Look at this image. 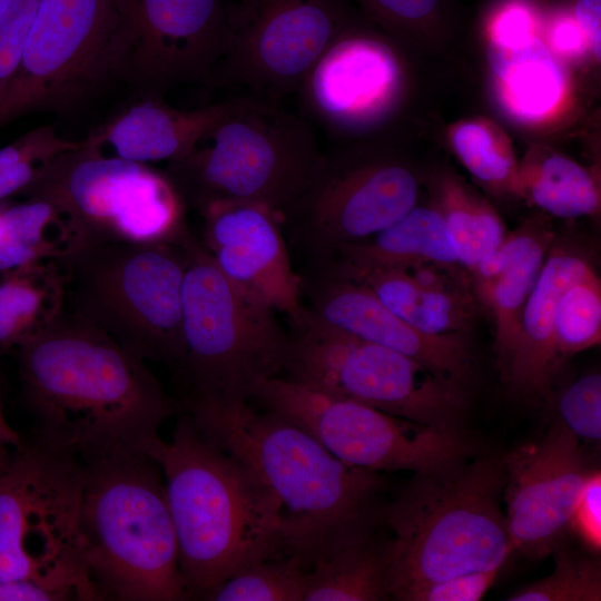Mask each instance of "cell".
I'll use <instances>...</instances> for the list:
<instances>
[{
    "label": "cell",
    "instance_id": "cell-42",
    "mask_svg": "<svg viewBox=\"0 0 601 601\" xmlns=\"http://www.w3.org/2000/svg\"><path fill=\"white\" fill-rule=\"evenodd\" d=\"M373 14L391 24H413L431 17L439 0H361Z\"/></svg>",
    "mask_w": 601,
    "mask_h": 601
},
{
    "label": "cell",
    "instance_id": "cell-39",
    "mask_svg": "<svg viewBox=\"0 0 601 601\" xmlns=\"http://www.w3.org/2000/svg\"><path fill=\"white\" fill-rule=\"evenodd\" d=\"M500 571L467 572L427 583L411 592L405 601H479L493 585Z\"/></svg>",
    "mask_w": 601,
    "mask_h": 601
},
{
    "label": "cell",
    "instance_id": "cell-32",
    "mask_svg": "<svg viewBox=\"0 0 601 601\" xmlns=\"http://www.w3.org/2000/svg\"><path fill=\"white\" fill-rule=\"evenodd\" d=\"M554 570L511 595L509 601H600L601 563L599 554L578 551L566 543L552 553Z\"/></svg>",
    "mask_w": 601,
    "mask_h": 601
},
{
    "label": "cell",
    "instance_id": "cell-19",
    "mask_svg": "<svg viewBox=\"0 0 601 601\" xmlns=\"http://www.w3.org/2000/svg\"><path fill=\"white\" fill-rule=\"evenodd\" d=\"M401 79L388 43L346 27L304 78L297 91L302 116L328 138L363 130L388 115Z\"/></svg>",
    "mask_w": 601,
    "mask_h": 601
},
{
    "label": "cell",
    "instance_id": "cell-15",
    "mask_svg": "<svg viewBox=\"0 0 601 601\" xmlns=\"http://www.w3.org/2000/svg\"><path fill=\"white\" fill-rule=\"evenodd\" d=\"M344 0H238L208 87H242L278 105L346 28Z\"/></svg>",
    "mask_w": 601,
    "mask_h": 601
},
{
    "label": "cell",
    "instance_id": "cell-25",
    "mask_svg": "<svg viewBox=\"0 0 601 601\" xmlns=\"http://www.w3.org/2000/svg\"><path fill=\"white\" fill-rule=\"evenodd\" d=\"M433 262L460 265L439 209L414 206L383 230L338 247L322 264L346 277L366 272Z\"/></svg>",
    "mask_w": 601,
    "mask_h": 601
},
{
    "label": "cell",
    "instance_id": "cell-33",
    "mask_svg": "<svg viewBox=\"0 0 601 601\" xmlns=\"http://www.w3.org/2000/svg\"><path fill=\"white\" fill-rule=\"evenodd\" d=\"M307 571L297 555L262 560L233 574L208 600L304 601Z\"/></svg>",
    "mask_w": 601,
    "mask_h": 601
},
{
    "label": "cell",
    "instance_id": "cell-10",
    "mask_svg": "<svg viewBox=\"0 0 601 601\" xmlns=\"http://www.w3.org/2000/svg\"><path fill=\"white\" fill-rule=\"evenodd\" d=\"M61 215L69 248L177 237L185 205L166 177L146 164L83 145L58 156L23 193Z\"/></svg>",
    "mask_w": 601,
    "mask_h": 601
},
{
    "label": "cell",
    "instance_id": "cell-41",
    "mask_svg": "<svg viewBox=\"0 0 601 601\" xmlns=\"http://www.w3.org/2000/svg\"><path fill=\"white\" fill-rule=\"evenodd\" d=\"M534 19L522 3L513 2L503 7L491 27V45L500 48H515L534 37Z\"/></svg>",
    "mask_w": 601,
    "mask_h": 601
},
{
    "label": "cell",
    "instance_id": "cell-26",
    "mask_svg": "<svg viewBox=\"0 0 601 601\" xmlns=\"http://www.w3.org/2000/svg\"><path fill=\"white\" fill-rule=\"evenodd\" d=\"M388 569L390 536L381 535L376 528L312 564L304 601L390 600Z\"/></svg>",
    "mask_w": 601,
    "mask_h": 601
},
{
    "label": "cell",
    "instance_id": "cell-21",
    "mask_svg": "<svg viewBox=\"0 0 601 601\" xmlns=\"http://www.w3.org/2000/svg\"><path fill=\"white\" fill-rule=\"evenodd\" d=\"M594 270L578 244L555 238L524 305L515 345L502 381L511 396L550 403L552 382L560 367L554 348V321L568 287Z\"/></svg>",
    "mask_w": 601,
    "mask_h": 601
},
{
    "label": "cell",
    "instance_id": "cell-46",
    "mask_svg": "<svg viewBox=\"0 0 601 601\" xmlns=\"http://www.w3.org/2000/svg\"><path fill=\"white\" fill-rule=\"evenodd\" d=\"M23 439L7 422L0 406V451L21 445Z\"/></svg>",
    "mask_w": 601,
    "mask_h": 601
},
{
    "label": "cell",
    "instance_id": "cell-40",
    "mask_svg": "<svg viewBox=\"0 0 601 601\" xmlns=\"http://www.w3.org/2000/svg\"><path fill=\"white\" fill-rule=\"evenodd\" d=\"M570 534L595 554L601 550V473L592 470L572 513Z\"/></svg>",
    "mask_w": 601,
    "mask_h": 601
},
{
    "label": "cell",
    "instance_id": "cell-16",
    "mask_svg": "<svg viewBox=\"0 0 601 601\" xmlns=\"http://www.w3.org/2000/svg\"><path fill=\"white\" fill-rule=\"evenodd\" d=\"M229 40L223 0H124L116 77L146 95L209 86Z\"/></svg>",
    "mask_w": 601,
    "mask_h": 601
},
{
    "label": "cell",
    "instance_id": "cell-36",
    "mask_svg": "<svg viewBox=\"0 0 601 601\" xmlns=\"http://www.w3.org/2000/svg\"><path fill=\"white\" fill-rule=\"evenodd\" d=\"M455 152L479 180L501 186L512 180L514 159L511 150L479 122H464L452 135Z\"/></svg>",
    "mask_w": 601,
    "mask_h": 601
},
{
    "label": "cell",
    "instance_id": "cell-37",
    "mask_svg": "<svg viewBox=\"0 0 601 601\" xmlns=\"http://www.w3.org/2000/svg\"><path fill=\"white\" fill-rule=\"evenodd\" d=\"M554 403L558 420L579 440L601 439V375L584 374L561 390Z\"/></svg>",
    "mask_w": 601,
    "mask_h": 601
},
{
    "label": "cell",
    "instance_id": "cell-12",
    "mask_svg": "<svg viewBox=\"0 0 601 601\" xmlns=\"http://www.w3.org/2000/svg\"><path fill=\"white\" fill-rule=\"evenodd\" d=\"M284 377L396 417L461 428L466 387L387 347L307 319L294 327Z\"/></svg>",
    "mask_w": 601,
    "mask_h": 601
},
{
    "label": "cell",
    "instance_id": "cell-45",
    "mask_svg": "<svg viewBox=\"0 0 601 601\" xmlns=\"http://www.w3.org/2000/svg\"><path fill=\"white\" fill-rule=\"evenodd\" d=\"M551 41L559 51L578 53L583 49L587 40L577 21L571 17H563L553 24Z\"/></svg>",
    "mask_w": 601,
    "mask_h": 601
},
{
    "label": "cell",
    "instance_id": "cell-31",
    "mask_svg": "<svg viewBox=\"0 0 601 601\" xmlns=\"http://www.w3.org/2000/svg\"><path fill=\"white\" fill-rule=\"evenodd\" d=\"M444 194L443 210L439 211L460 265L470 273L502 243L508 233L491 208L473 199L462 188L449 185Z\"/></svg>",
    "mask_w": 601,
    "mask_h": 601
},
{
    "label": "cell",
    "instance_id": "cell-29",
    "mask_svg": "<svg viewBox=\"0 0 601 601\" xmlns=\"http://www.w3.org/2000/svg\"><path fill=\"white\" fill-rule=\"evenodd\" d=\"M68 248L65 221L50 203L29 198L0 211V272L52 259Z\"/></svg>",
    "mask_w": 601,
    "mask_h": 601
},
{
    "label": "cell",
    "instance_id": "cell-43",
    "mask_svg": "<svg viewBox=\"0 0 601 601\" xmlns=\"http://www.w3.org/2000/svg\"><path fill=\"white\" fill-rule=\"evenodd\" d=\"M72 597L56 587L29 579L0 581V601H61Z\"/></svg>",
    "mask_w": 601,
    "mask_h": 601
},
{
    "label": "cell",
    "instance_id": "cell-6",
    "mask_svg": "<svg viewBox=\"0 0 601 601\" xmlns=\"http://www.w3.org/2000/svg\"><path fill=\"white\" fill-rule=\"evenodd\" d=\"M184 230L171 239L104 243L52 258L63 303L137 357L177 367L184 354Z\"/></svg>",
    "mask_w": 601,
    "mask_h": 601
},
{
    "label": "cell",
    "instance_id": "cell-1",
    "mask_svg": "<svg viewBox=\"0 0 601 601\" xmlns=\"http://www.w3.org/2000/svg\"><path fill=\"white\" fill-rule=\"evenodd\" d=\"M16 349L35 437L80 461L126 452L155 459L159 428L180 404L144 359L65 303Z\"/></svg>",
    "mask_w": 601,
    "mask_h": 601
},
{
    "label": "cell",
    "instance_id": "cell-2",
    "mask_svg": "<svg viewBox=\"0 0 601 601\" xmlns=\"http://www.w3.org/2000/svg\"><path fill=\"white\" fill-rule=\"evenodd\" d=\"M201 433L238 459L280 503L287 555L307 569L383 524L386 479L348 464L307 432L250 402H180Z\"/></svg>",
    "mask_w": 601,
    "mask_h": 601
},
{
    "label": "cell",
    "instance_id": "cell-23",
    "mask_svg": "<svg viewBox=\"0 0 601 601\" xmlns=\"http://www.w3.org/2000/svg\"><path fill=\"white\" fill-rule=\"evenodd\" d=\"M348 278L365 284L387 308L426 334L464 335L480 308L461 265L423 262Z\"/></svg>",
    "mask_w": 601,
    "mask_h": 601
},
{
    "label": "cell",
    "instance_id": "cell-3",
    "mask_svg": "<svg viewBox=\"0 0 601 601\" xmlns=\"http://www.w3.org/2000/svg\"><path fill=\"white\" fill-rule=\"evenodd\" d=\"M155 461L164 474L189 599L208 600L228 578L266 559L288 556L280 503L238 459L181 411Z\"/></svg>",
    "mask_w": 601,
    "mask_h": 601
},
{
    "label": "cell",
    "instance_id": "cell-47",
    "mask_svg": "<svg viewBox=\"0 0 601 601\" xmlns=\"http://www.w3.org/2000/svg\"><path fill=\"white\" fill-rule=\"evenodd\" d=\"M11 2H12V0H0V19L3 17V14L9 9Z\"/></svg>",
    "mask_w": 601,
    "mask_h": 601
},
{
    "label": "cell",
    "instance_id": "cell-27",
    "mask_svg": "<svg viewBox=\"0 0 601 601\" xmlns=\"http://www.w3.org/2000/svg\"><path fill=\"white\" fill-rule=\"evenodd\" d=\"M489 60L499 79L503 100L519 117L540 118L558 104L562 90L561 71L536 36L511 49L490 43Z\"/></svg>",
    "mask_w": 601,
    "mask_h": 601
},
{
    "label": "cell",
    "instance_id": "cell-7",
    "mask_svg": "<svg viewBox=\"0 0 601 601\" xmlns=\"http://www.w3.org/2000/svg\"><path fill=\"white\" fill-rule=\"evenodd\" d=\"M187 265L183 282L186 382L181 402H249L266 381L283 375L290 335L274 309L230 280L203 242L183 233Z\"/></svg>",
    "mask_w": 601,
    "mask_h": 601
},
{
    "label": "cell",
    "instance_id": "cell-14",
    "mask_svg": "<svg viewBox=\"0 0 601 601\" xmlns=\"http://www.w3.org/2000/svg\"><path fill=\"white\" fill-rule=\"evenodd\" d=\"M417 198V178L401 161L349 148L327 151L283 213L284 225L295 245L316 263L394 224Z\"/></svg>",
    "mask_w": 601,
    "mask_h": 601
},
{
    "label": "cell",
    "instance_id": "cell-5",
    "mask_svg": "<svg viewBox=\"0 0 601 601\" xmlns=\"http://www.w3.org/2000/svg\"><path fill=\"white\" fill-rule=\"evenodd\" d=\"M81 463L82 551L101 600H188L159 464L138 452Z\"/></svg>",
    "mask_w": 601,
    "mask_h": 601
},
{
    "label": "cell",
    "instance_id": "cell-9",
    "mask_svg": "<svg viewBox=\"0 0 601 601\" xmlns=\"http://www.w3.org/2000/svg\"><path fill=\"white\" fill-rule=\"evenodd\" d=\"M82 463L35 436L0 451V581L29 579L101 600L79 528Z\"/></svg>",
    "mask_w": 601,
    "mask_h": 601
},
{
    "label": "cell",
    "instance_id": "cell-4",
    "mask_svg": "<svg viewBox=\"0 0 601 601\" xmlns=\"http://www.w3.org/2000/svg\"><path fill=\"white\" fill-rule=\"evenodd\" d=\"M502 456L479 454L414 476L382 509L390 531L388 591L414 590L474 571L501 570L514 548L501 509Z\"/></svg>",
    "mask_w": 601,
    "mask_h": 601
},
{
    "label": "cell",
    "instance_id": "cell-28",
    "mask_svg": "<svg viewBox=\"0 0 601 601\" xmlns=\"http://www.w3.org/2000/svg\"><path fill=\"white\" fill-rule=\"evenodd\" d=\"M63 304L53 259L7 273L0 282V347H16L49 322Z\"/></svg>",
    "mask_w": 601,
    "mask_h": 601
},
{
    "label": "cell",
    "instance_id": "cell-20",
    "mask_svg": "<svg viewBox=\"0 0 601 601\" xmlns=\"http://www.w3.org/2000/svg\"><path fill=\"white\" fill-rule=\"evenodd\" d=\"M204 245L218 268L236 285L293 327L302 324L300 275L293 270L283 235V214L248 201H217L199 211Z\"/></svg>",
    "mask_w": 601,
    "mask_h": 601
},
{
    "label": "cell",
    "instance_id": "cell-8",
    "mask_svg": "<svg viewBox=\"0 0 601 601\" xmlns=\"http://www.w3.org/2000/svg\"><path fill=\"white\" fill-rule=\"evenodd\" d=\"M322 155L315 127L278 105L243 96L185 158L164 173L185 207L248 201L284 213Z\"/></svg>",
    "mask_w": 601,
    "mask_h": 601
},
{
    "label": "cell",
    "instance_id": "cell-11",
    "mask_svg": "<svg viewBox=\"0 0 601 601\" xmlns=\"http://www.w3.org/2000/svg\"><path fill=\"white\" fill-rule=\"evenodd\" d=\"M124 0H39L0 127L24 115H67L117 80Z\"/></svg>",
    "mask_w": 601,
    "mask_h": 601
},
{
    "label": "cell",
    "instance_id": "cell-17",
    "mask_svg": "<svg viewBox=\"0 0 601 601\" xmlns=\"http://www.w3.org/2000/svg\"><path fill=\"white\" fill-rule=\"evenodd\" d=\"M505 518L514 552L533 560L568 539L574 508L592 472L580 440L555 421L541 439L502 456Z\"/></svg>",
    "mask_w": 601,
    "mask_h": 601
},
{
    "label": "cell",
    "instance_id": "cell-13",
    "mask_svg": "<svg viewBox=\"0 0 601 601\" xmlns=\"http://www.w3.org/2000/svg\"><path fill=\"white\" fill-rule=\"evenodd\" d=\"M250 402L290 421L337 459L376 472L427 473L479 455L462 428L396 417L283 375L263 383Z\"/></svg>",
    "mask_w": 601,
    "mask_h": 601
},
{
    "label": "cell",
    "instance_id": "cell-35",
    "mask_svg": "<svg viewBox=\"0 0 601 601\" xmlns=\"http://www.w3.org/2000/svg\"><path fill=\"white\" fill-rule=\"evenodd\" d=\"M601 339V283L594 270L563 293L554 321V348L559 363L593 347Z\"/></svg>",
    "mask_w": 601,
    "mask_h": 601
},
{
    "label": "cell",
    "instance_id": "cell-18",
    "mask_svg": "<svg viewBox=\"0 0 601 601\" xmlns=\"http://www.w3.org/2000/svg\"><path fill=\"white\" fill-rule=\"evenodd\" d=\"M309 265L300 275L305 319L398 352L440 378L466 387L473 362L464 335L423 333L387 308L365 284L325 265Z\"/></svg>",
    "mask_w": 601,
    "mask_h": 601
},
{
    "label": "cell",
    "instance_id": "cell-44",
    "mask_svg": "<svg viewBox=\"0 0 601 601\" xmlns=\"http://www.w3.org/2000/svg\"><path fill=\"white\" fill-rule=\"evenodd\" d=\"M574 20L598 59L601 57V0H577Z\"/></svg>",
    "mask_w": 601,
    "mask_h": 601
},
{
    "label": "cell",
    "instance_id": "cell-34",
    "mask_svg": "<svg viewBox=\"0 0 601 601\" xmlns=\"http://www.w3.org/2000/svg\"><path fill=\"white\" fill-rule=\"evenodd\" d=\"M82 145L83 139H65L47 124L0 148V199L24 193L58 156Z\"/></svg>",
    "mask_w": 601,
    "mask_h": 601
},
{
    "label": "cell",
    "instance_id": "cell-38",
    "mask_svg": "<svg viewBox=\"0 0 601 601\" xmlns=\"http://www.w3.org/2000/svg\"><path fill=\"white\" fill-rule=\"evenodd\" d=\"M39 0H12L0 19V107L18 71Z\"/></svg>",
    "mask_w": 601,
    "mask_h": 601
},
{
    "label": "cell",
    "instance_id": "cell-22",
    "mask_svg": "<svg viewBox=\"0 0 601 601\" xmlns=\"http://www.w3.org/2000/svg\"><path fill=\"white\" fill-rule=\"evenodd\" d=\"M243 96L217 104L178 109L159 95L145 98L124 108L100 129L85 138L93 149L108 156L140 164L176 161L189 155L198 142L228 114Z\"/></svg>",
    "mask_w": 601,
    "mask_h": 601
},
{
    "label": "cell",
    "instance_id": "cell-24",
    "mask_svg": "<svg viewBox=\"0 0 601 601\" xmlns=\"http://www.w3.org/2000/svg\"><path fill=\"white\" fill-rule=\"evenodd\" d=\"M556 236L541 220H529L469 273L479 307L494 324V351L502 374L516 342L524 305Z\"/></svg>",
    "mask_w": 601,
    "mask_h": 601
},
{
    "label": "cell",
    "instance_id": "cell-30",
    "mask_svg": "<svg viewBox=\"0 0 601 601\" xmlns=\"http://www.w3.org/2000/svg\"><path fill=\"white\" fill-rule=\"evenodd\" d=\"M522 185L533 204L556 217L592 216L600 208L595 179L581 165L560 155L532 167Z\"/></svg>",
    "mask_w": 601,
    "mask_h": 601
}]
</instances>
